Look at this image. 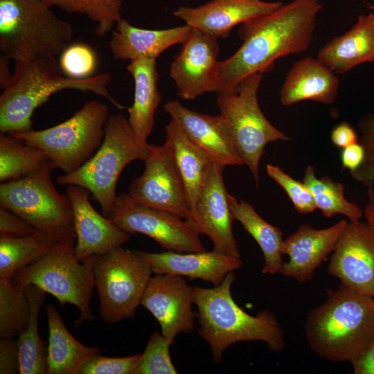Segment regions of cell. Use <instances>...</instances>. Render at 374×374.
Masks as SVG:
<instances>
[{
	"mask_svg": "<svg viewBox=\"0 0 374 374\" xmlns=\"http://www.w3.org/2000/svg\"><path fill=\"white\" fill-rule=\"evenodd\" d=\"M224 168L213 163L192 211V217L186 222L195 233L206 235L211 240L214 251L240 258L233 233L235 220L223 179Z\"/></svg>",
	"mask_w": 374,
	"mask_h": 374,
	"instance_id": "5bb4252c",
	"label": "cell"
},
{
	"mask_svg": "<svg viewBox=\"0 0 374 374\" xmlns=\"http://www.w3.org/2000/svg\"><path fill=\"white\" fill-rule=\"evenodd\" d=\"M55 164L51 160L36 172L0 185V206L15 213L37 231L75 234L71 203L51 181Z\"/></svg>",
	"mask_w": 374,
	"mask_h": 374,
	"instance_id": "8fae6325",
	"label": "cell"
},
{
	"mask_svg": "<svg viewBox=\"0 0 374 374\" xmlns=\"http://www.w3.org/2000/svg\"><path fill=\"white\" fill-rule=\"evenodd\" d=\"M356 181L366 187L374 184V148L366 149V156L362 164L355 170L350 172Z\"/></svg>",
	"mask_w": 374,
	"mask_h": 374,
	"instance_id": "f6af8a7d",
	"label": "cell"
},
{
	"mask_svg": "<svg viewBox=\"0 0 374 374\" xmlns=\"http://www.w3.org/2000/svg\"><path fill=\"white\" fill-rule=\"evenodd\" d=\"M10 60L6 56L1 54L0 56V87L4 89L10 82L12 74L9 68V61Z\"/></svg>",
	"mask_w": 374,
	"mask_h": 374,
	"instance_id": "7dc6e473",
	"label": "cell"
},
{
	"mask_svg": "<svg viewBox=\"0 0 374 374\" xmlns=\"http://www.w3.org/2000/svg\"><path fill=\"white\" fill-rule=\"evenodd\" d=\"M30 305L27 326L17 337L20 374L47 373V349L39 336L38 317L46 292L35 285L25 287Z\"/></svg>",
	"mask_w": 374,
	"mask_h": 374,
	"instance_id": "4dcf8cb0",
	"label": "cell"
},
{
	"mask_svg": "<svg viewBox=\"0 0 374 374\" xmlns=\"http://www.w3.org/2000/svg\"><path fill=\"white\" fill-rule=\"evenodd\" d=\"M100 315L107 323L132 318L153 271L141 251L121 246L93 256Z\"/></svg>",
	"mask_w": 374,
	"mask_h": 374,
	"instance_id": "9c48e42d",
	"label": "cell"
},
{
	"mask_svg": "<svg viewBox=\"0 0 374 374\" xmlns=\"http://www.w3.org/2000/svg\"><path fill=\"white\" fill-rule=\"evenodd\" d=\"M348 223L341 220L323 229H314L308 224L301 225L283 240L281 251L290 259L283 262L280 274L300 283L310 280L316 269L332 253Z\"/></svg>",
	"mask_w": 374,
	"mask_h": 374,
	"instance_id": "ffe728a7",
	"label": "cell"
},
{
	"mask_svg": "<svg viewBox=\"0 0 374 374\" xmlns=\"http://www.w3.org/2000/svg\"><path fill=\"white\" fill-rule=\"evenodd\" d=\"M266 170L268 176L285 190L297 212L308 214L317 209L313 196L303 181L294 179L276 166L267 164Z\"/></svg>",
	"mask_w": 374,
	"mask_h": 374,
	"instance_id": "74e56055",
	"label": "cell"
},
{
	"mask_svg": "<svg viewBox=\"0 0 374 374\" xmlns=\"http://www.w3.org/2000/svg\"><path fill=\"white\" fill-rule=\"evenodd\" d=\"M46 312L48 328L47 373L80 374L82 366L100 354V350L78 341L66 329L55 306L48 305Z\"/></svg>",
	"mask_w": 374,
	"mask_h": 374,
	"instance_id": "83f0119b",
	"label": "cell"
},
{
	"mask_svg": "<svg viewBox=\"0 0 374 374\" xmlns=\"http://www.w3.org/2000/svg\"><path fill=\"white\" fill-rule=\"evenodd\" d=\"M170 68V76L182 100L217 91L220 62L217 39L192 28Z\"/></svg>",
	"mask_w": 374,
	"mask_h": 374,
	"instance_id": "2e32d148",
	"label": "cell"
},
{
	"mask_svg": "<svg viewBox=\"0 0 374 374\" xmlns=\"http://www.w3.org/2000/svg\"><path fill=\"white\" fill-rule=\"evenodd\" d=\"M110 81L109 73L85 79L69 78L64 75L55 57L40 56L15 62L12 79L0 96L1 133L32 130V116L35 109L52 95L65 89L93 93L123 109L125 107L109 92Z\"/></svg>",
	"mask_w": 374,
	"mask_h": 374,
	"instance_id": "7a4b0ae2",
	"label": "cell"
},
{
	"mask_svg": "<svg viewBox=\"0 0 374 374\" xmlns=\"http://www.w3.org/2000/svg\"><path fill=\"white\" fill-rule=\"evenodd\" d=\"M127 70L134 82V102L127 108V120L137 139L145 145L153 130L155 112L161 98L157 86L159 74L156 60H130Z\"/></svg>",
	"mask_w": 374,
	"mask_h": 374,
	"instance_id": "484cf974",
	"label": "cell"
},
{
	"mask_svg": "<svg viewBox=\"0 0 374 374\" xmlns=\"http://www.w3.org/2000/svg\"><path fill=\"white\" fill-rule=\"evenodd\" d=\"M19 373V346L17 341L1 339L0 373Z\"/></svg>",
	"mask_w": 374,
	"mask_h": 374,
	"instance_id": "60d3db41",
	"label": "cell"
},
{
	"mask_svg": "<svg viewBox=\"0 0 374 374\" xmlns=\"http://www.w3.org/2000/svg\"><path fill=\"white\" fill-rule=\"evenodd\" d=\"M141 354L110 357L97 354L82 366L80 374H134Z\"/></svg>",
	"mask_w": 374,
	"mask_h": 374,
	"instance_id": "f35d334b",
	"label": "cell"
},
{
	"mask_svg": "<svg viewBox=\"0 0 374 374\" xmlns=\"http://www.w3.org/2000/svg\"><path fill=\"white\" fill-rule=\"evenodd\" d=\"M322 8L319 0H293L240 24L242 43L220 62L216 93L231 91L249 75L269 70L276 60L306 51Z\"/></svg>",
	"mask_w": 374,
	"mask_h": 374,
	"instance_id": "6da1fadb",
	"label": "cell"
},
{
	"mask_svg": "<svg viewBox=\"0 0 374 374\" xmlns=\"http://www.w3.org/2000/svg\"><path fill=\"white\" fill-rule=\"evenodd\" d=\"M235 279L231 271L212 288L193 287L197 332L210 346L214 364L221 362L230 346L240 341H263L273 352L285 348L283 331L269 310L252 316L235 302L231 292Z\"/></svg>",
	"mask_w": 374,
	"mask_h": 374,
	"instance_id": "3957f363",
	"label": "cell"
},
{
	"mask_svg": "<svg viewBox=\"0 0 374 374\" xmlns=\"http://www.w3.org/2000/svg\"><path fill=\"white\" fill-rule=\"evenodd\" d=\"M109 116L108 107L92 100L55 126L8 134L40 149L57 168L71 174L83 166L100 148Z\"/></svg>",
	"mask_w": 374,
	"mask_h": 374,
	"instance_id": "ba28073f",
	"label": "cell"
},
{
	"mask_svg": "<svg viewBox=\"0 0 374 374\" xmlns=\"http://www.w3.org/2000/svg\"><path fill=\"white\" fill-rule=\"evenodd\" d=\"M305 332L319 357L351 362L374 336V298L343 284L329 289L326 302L310 312Z\"/></svg>",
	"mask_w": 374,
	"mask_h": 374,
	"instance_id": "277c9868",
	"label": "cell"
},
{
	"mask_svg": "<svg viewBox=\"0 0 374 374\" xmlns=\"http://www.w3.org/2000/svg\"><path fill=\"white\" fill-rule=\"evenodd\" d=\"M262 80L260 73L244 78L231 91L217 94L220 116L225 123L244 165L259 185V165L265 146L290 138L275 127L262 113L258 91Z\"/></svg>",
	"mask_w": 374,
	"mask_h": 374,
	"instance_id": "30bf717a",
	"label": "cell"
},
{
	"mask_svg": "<svg viewBox=\"0 0 374 374\" xmlns=\"http://www.w3.org/2000/svg\"><path fill=\"white\" fill-rule=\"evenodd\" d=\"M303 183L310 190L317 208L325 217L337 214L344 215L350 222L359 221L364 211L356 204L348 202L344 196V186L328 176L319 179L312 166H308L303 178Z\"/></svg>",
	"mask_w": 374,
	"mask_h": 374,
	"instance_id": "d6a6232c",
	"label": "cell"
},
{
	"mask_svg": "<svg viewBox=\"0 0 374 374\" xmlns=\"http://www.w3.org/2000/svg\"><path fill=\"white\" fill-rule=\"evenodd\" d=\"M191 30L186 24L162 30L141 28L121 18L112 30L109 46L115 60H156L172 46L182 44Z\"/></svg>",
	"mask_w": 374,
	"mask_h": 374,
	"instance_id": "cb8c5ba5",
	"label": "cell"
},
{
	"mask_svg": "<svg viewBox=\"0 0 374 374\" xmlns=\"http://www.w3.org/2000/svg\"><path fill=\"white\" fill-rule=\"evenodd\" d=\"M143 172L133 179L128 195L135 202L185 220L192 217L183 181L166 145H151Z\"/></svg>",
	"mask_w": 374,
	"mask_h": 374,
	"instance_id": "4fadbf2b",
	"label": "cell"
},
{
	"mask_svg": "<svg viewBox=\"0 0 374 374\" xmlns=\"http://www.w3.org/2000/svg\"><path fill=\"white\" fill-rule=\"evenodd\" d=\"M60 66L64 75L73 79L94 75L98 62L93 48L82 42L69 44L60 54Z\"/></svg>",
	"mask_w": 374,
	"mask_h": 374,
	"instance_id": "8d00e7d4",
	"label": "cell"
},
{
	"mask_svg": "<svg viewBox=\"0 0 374 374\" xmlns=\"http://www.w3.org/2000/svg\"><path fill=\"white\" fill-rule=\"evenodd\" d=\"M76 235L66 237L37 261L18 270L12 277L16 284L35 285L53 296L62 306L69 303L80 310L76 323L91 321L93 256L80 260L75 256Z\"/></svg>",
	"mask_w": 374,
	"mask_h": 374,
	"instance_id": "52a82bcc",
	"label": "cell"
},
{
	"mask_svg": "<svg viewBox=\"0 0 374 374\" xmlns=\"http://www.w3.org/2000/svg\"><path fill=\"white\" fill-rule=\"evenodd\" d=\"M66 194L73 209L75 252L78 260L104 253L130 240V233L93 207L89 202L90 193L86 188L68 185Z\"/></svg>",
	"mask_w": 374,
	"mask_h": 374,
	"instance_id": "ac0fdd59",
	"label": "cell"
},
{
	"mask_svg": "<svg viewBox=\"0 0 374 374\" xmlns=\"http://www.w3.org/2000/svg\"><path fill=\"white\" fill-rule=\"evenodd\" d=\"M339 87L336 73L318 58L305 57L296 61L288 71L280 90L283 106L304 100L332 104Z\"/></svg>",
	"mask_w": 374,
	"mask_h": 374,
	"instance_id": "603a6c76",
	"label": "cell"
},
{
	"mask_svg": "<svg viewBox=\"0 0 374 374\" xmlns=\"http://www.w3.org/2000/svg\"><path fill=\"white\" fill-rule=\"evenodd\" d=\"M283 4L264 0H211L195 8L179 7L174 15L191 28L217 39L226 38L235 26L271 12Z\"/></svg>",
	"mask_w": 374,
	"mask_h": 374,
	"instance_id": "44dd1931",
	"label": "cell"
},
{
	"mask_svg": "<svg viewBox=\"0 0 374 374\" xmlns=\"http://www.w3.org/2000/svg\"><path fill=\"white\" fill-rule=\"evenodd\" d=\"M163 108L171 119L214 163L223 167L244 165L220 114L213 116L195 112L177 100L167 101Z\"/></svg>",
	"mask_w": 374,
	"mask_h": 374,
	"instance_id": "d6986e66",
	"label": "cell"
},
{
	"mask_svg": "<svg viewBox=\"0 0 374 374\" xmlns=\"http://www.w3.org/2000/svg\"><path fill=\"white\" fill-rule=\"evenodd\" d=\"M156 274H171L199 278L220 285L231 271L240 268L242 260L214 250L179 253L166 251L161 253L141 251Z\"/></svg>",
	"mask_w": 374,
	"mask_h": 374,
	"instance_id": "7402d4cb",
	"label": "cell"
},
{
	"mask_svg": "<svg viewBox=\"0 0 374 374\" xmlns=\"http://www.w3.org/2000/svg\"><path fill=\"white\" fill-rule=\"evenodd\" d=\"M328 273L350 289L374 298V226L348 222L331 253Z\"/></svg>",
	"mask_w": 374,
	"mask_h": 374,
	"instance_id": "9a60e30c",
	"label": "cell"
},
{
	"mask_svg": "<svg viewBox=\"0 0 374 374\" xmlns=\"http://www.w3.org/2000/svg\"><path fill=\"white\" fill-rule=\"evenodd\" d=\"M36 231L23 218L0 206V238H21L33 234Z\"/></svg>",
	"mask_w": 374,
	"mask_h": 374,
	"instance_id": "ab89813d",
	"label": "cell"
},
{
	"mask_svg": "<svg viewBox=\"0 0 374 374\" xmlns=\"http://www.w3.org/2000/svg\"><path fill=\"white\" fill-rule=\"evenodd\" d=\"M351 364L355 374H374V336Z\"/></svg>",
	"mask_w": 374,
	"mask_h": 374,
	"instance_id": "ee69618b",
	"label": "cell"
},
{
	"mask_svg": "<svg viewBox=\"0 0 374 374\" xmlns=\"http://www.w3.org/2000/svg\"><path fill=\"white\" fill-rule=\"evenodd\" d=\"M49 6H56L69 13L87 17L96 24L95 33L103 36L112 30L122 18L125 0H43Z\"/></svg>",
	"mask_w": 374,
	"mask_h": 374,
	"instance_id": "e575fe53",
	"label": "cell"
},
{
	"mask_svg": "<svg viewBox=\"0 0 374 374\" xmlns=\"http://www.w3.org/2000/svg\"><path fill=\"white\" fill-rule=\"evenodd\" d=\"M30 305L25 288L0 278V337L13 340L27 326Z\"/></svg>",
	"mask_w": 374,
	"mask_h": 374,
	"instance_id": "836d02e7",
	"label": "cell"
},
{
	"mask_svg": "<svg viewBox=\"0 0 374 374\" xmlns=\"http://www.w3.org/2000/svg\"><path fill=\"white\" fill-rule=\"evenodd\" d=\"M43 0H0V51L14 62L60 55L73 28Z\"/></svg>",
	"mask_w": 374,
	"mask_h": 374,
	"instance_id": "5b68a950",
	"label": "cell"
},
{
	"mask_svg": "<svg viewBox=\"0 0 374 374\" xmlns=\"http://www.w3.org/2000/svg\"><path fill=\"white\" fill-rule=\"evenodd\" d=\"M332 143L337 148H344L358 142V135L348 122L337 124L331 131Z\"/></svg>",
	"mask_w": 374,
	"mask_h": 374,
	"instance_id": "7bdbcfd3",
	"label": "cell"
},
{
	"mask_svg": "<svg viewBox=\"0 0 374 374\" xmlns=\"http://www.w3.org/2000/svg\"><path fill=\"white\" fill-rule=\"evenodd\" d=\"M361 133L360 143L365 149L374 148V114H368L359 123Z\"/></svg>",
	"mask_w": 374,
	"mask_h": 374,
	"instance_id": "bcb514c9",
	"label": "cell"
},
{
	"mask_svg": "<svg viewBox=\"0 0 374 374\" xmlns=\"http://www.w3.org/2000/svg\"><path fill=\"white\" fill-rule=\"evenodd\" d=\"M231 209L235 220L256 241L264 256L262 273L280 274L283 267L282 246L283 233L277 227L262 218L249 203L229 193Z\"/></svg>",
	"mask_w": 374,
	"mask_h": 374,
	"instance_id": "f1b7e54d",
	"label": "cell"
},
{
	"mask_svg": "<svg viewBox=\"0 0 374 374\" xmlns=\"http://www.w3.org/2000/svg\"><path fill=\"white\" fill-rule=\"evenodd\" d=\"M151 145L142 144L128 120L121 114L109 115L102 144L90 159L77 171L57 178L62 185L86 188L100 206L102 214H111L117 195L116 185L124 168L135 160L145 161Z\"/></svg>",
	"mask_w": 374,
	"mask_h": 374,
	"instance_id": "8992f818",
	"label": "cell"
},
{
	"mask_svg": "<svg viewBox=\"0 0 374 374\" xmlns=\"http://www.w3.org/2000/svg\"><path fill=\"white\" fill-rule=\"evenodd\" d=\"M193 304V287L184 276L171 274L152 276L141 303L160 324L162 335L172 344L179 333L194 330Z\"/></svg>",
	"mask_w": 374,
	"mask_h": 374,
	"instance_id": "e0dca14e",
	"label": "cell"
},
{
	"mask_svg": "<svg viewBox=\"0 0 374 374\" xmlns=\"http://www.w3.org/2000/svg\"><path fill=\"white\" fill-rule=\"evenodd\" d=\"M373 3H374V0H373ZM368 8H369V9H371V10H373V11H374V4H370V3H368Z\"/></svg>",
	"mask_w": 374,
	"mask_h": 374,
	"instance_id": "681fc988",
	"label": "cell"
},
{
	"mask_svg": "<svg viewBox=\"0 0 374 374\" xmlns=\"http://www.w3.org/2000/svg\"><path fill=\"white\" fill-rule=\"evenodd\" d=\"M365 156L366 149L360 143L342 148L340 161L343 169H348L349 172L357 170L362 164Z\"/></svg>",
	"mask_w": 374,
	"mask_h": 374,
	"instance_id": "b9f144b4",
	"label": "cell"
},
{
	"mask_svg": "<svg viewBox=\"0 0 374 374\" xmlns=\"http://www.w3.org/2000/svg\"><path fill=\"white\" fill-rule=\"evenodd\" d=\"M172 343L162 334H152L142 354L134 374H175L177 370L173 365L170 346Z\"/></svg>",
	"mask_w": 374,
	"mask_h": 374,
	"instance_id": "d590c367",
	"label": "cell"
},
{
	"mask_svg": "<svg viewBox=\"0 0 374 374\" xmlns=\"http://www.w3.org/2000/svg\"><path fill=\"white\" fill-rule=\"evenodd\" d=\"M110 220L129 233H139L155 240L166 251L179 253L206 251L199 235L183 218L139 204L127 193L117 195Z\"/></svg>",
	"mask_w": 374,
	"mask_h": 374,
	"instance_id": "7c38bea8",
	"label": "cell"
},
{
	"mask_svg": "<svg viewBox=\"0 0 374 374\" xmlns=\"http://www.w3.org/2000/svg\"><path fill=\"white\" fill-rule=\"evenodd\" d=\"M368 203L364 210L366 221L374 226V189L373 184L367 187Z\"/></svg>",
	"mask_w": 374,
	"mask_h": 374,
	"instance_id": "c3c4849f",
	"label": "cell"
},
{
	"mask_svg": "<svg viewBox=\"0 0 374 374\" xmlns=\"http://www.w3.org/2000/svg\"><path fill=\"white\" fill-rule=\"evenodd\" d=\"M73 235L36 231L21 238H0V278H12L15 272L42 258L60 240Z\"/></svg>",
	"mask_w": 374,
	"mask_h": 374,
	"instance_id": "f546056e",
	"label": "cell"
},
{
	"mask_svg": "<svg viewBox=\"0 0 374 374\" xmlns=\"http://www.w3.org/2000/svg\"><path fill=\"white\" fill-rule=\"evenodd\" d=\"M50 159L40 149L8 134H0V181L28 177L46 166Z\"/></svg>",
	"mask_w": 374,
	"mask_h": 374,
	"instance_id": "1f68e13d",
	"label": "cell"
},
{
	"mask_svg": "<svg viewBox=\"0 0 374 374\" xmlns=\"http://www.w3.org/2000/svg\"><path fill=\"white\" fill-rule=\"evenodd\" d=\"M165 130L164 145L183 181L192 213L214 162L172 119Z\"/></svg>",
	"mask_w": 374,
	"mask_h": 374,
	"instance_id": "4316f807",
	"label": "cell"
},
{
	"mask_svg": "<svg viewBox=\"0 0 374 374\" xmlns=\"http://www.w3.org/2000/svg\"><path fill=\"white\" fill-rule=\"evenodd\" d=\"M317 58L339 74L365 62L374 63V11L358 16L350 30L322 46Z\"/></svg>",
	"mask_w": 374,
	"mask_h": 374,
	"instance_id": "d4e9b609",
	"label": "cell"
}]
</instances>
